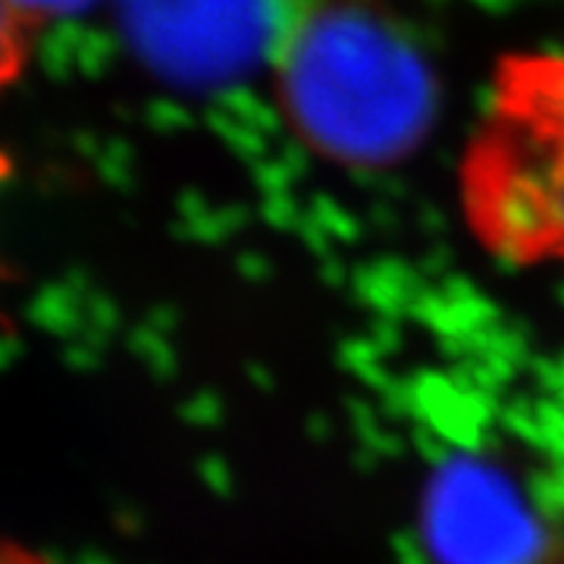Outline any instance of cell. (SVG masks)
<instances>
[{"instance_id":"2","label":"cell","mask_w":564,"mask_h":564,"mask_svg":"<svg viewBox=\"0 0 564 564\" xmlns=\"http://www.w3.org/2000/svg\"><path fill=\"white\" fill-rule=\"evenodd\" d=\"M289 110L343 161H389L421 129L426 88L414 54L377 22H311L285 61Z\"/></svg>"},{"instance_id":"3","label":"cell","mask_w":564,"mask_h":564,"mask_svg":"<svg viewBox=\"0 0 564 564\" xmlns=\"http://www.w3.org/2000/svg\"><path fill=\"white\" fill-rule=\"evenodd\" d=\"M25 63V20L0 0V91L17 79Z\"/></svg>"},{"instance_id":"5","label":"cell","mask_w":564,"mask_h":564,"mask_svg":"<svg viewBox=\"0 0 564 564\" xmlns=\"http://www.w3.org/2000/svg\"><path fill=\"white\" fill-rule=\"evenodd\" d=\"M0 564H51L47 558H41L39 552L25 549L20 543L0 540Z\"/></svg>"},{"instance_id":"4","label":"cell","mask_w":564,"mask_h":564,"mask_svg":"<svg viewBox=\"0 0 564 564\" xmlns=\"http://www.w3.org/2000/svg\"><path fill=\"white\" fill-rule=\"evenodd\" d=\"M17 13H20L22 20L25 17H61V13H73V10H79L82 3H88V0H7Z\"/></svg>"},{"instance_id":"1","label":"cell","mask_w":564,"mask_h":564,"mask_svg":"<svg viewBox=\"0 0 564 564\" xmlns=\"http://www.w3.org/2000/svg\"><path fill=\"white\" fill-rule=\"evenodd\" d=\"M464 226L489 258L564 270V51H514L458 170Z\"/></svg>"}]
</instances>
